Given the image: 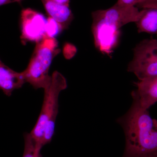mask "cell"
Listing matches in <instances>:
<instances>
[{
    "label": "cell",
    "instance_id": "30bf717a",
    "mask_svg": "<svg viewBox=\"0 0 157 157\" xmlns=\"http://www.w3.org/2000/svg\"><path fill=\"white\" fill-rule=\"evenodd\" d=\"M49 17L58 24L67 22L71 15L70 0H41Z\"/></svg>",
    "mask_w": 157,
    "mask_h": 157
},
{
    "label": "cell",
    "instance_id": "7a4b0ae2",
    "mask_svg": "<svg viewBox=\"0 0 157 157\" xmlns=\"http://www.w3.org/2000/svg\"><path fill=\"white\" fill-rule=\"evenodd\" d=\"M67 87L66 78L58 71H55L51 76L50 82L44 89L41 112L30 133L36 142L42 147L50 143L53 138L59 111V96Z\"/></svg>",
    "mask_w": 157,
    "mask_h": 157
},
{
    "label": "cell",
    "instance_id": "277c9868",
    "mask_svg": "<svg viewBox=\"0 0 157 157\" xmlns=\"http://www.w3.org/2000/svg\"><path fill=\"white\" fill-rule=\"evenodd\" d=\"M127 70L139 80L157 76V39H144L136 45Z\"/></svg>",
    "mask_w": 157,
    "mask_h": 157
},
{
    "label": "cell",
    "instance_id": "7c38bea8",
    "mask_svg": "<svg viewBox=\"0 0 157 157\" xmlns=\"http://www.w3.org/2000/svg\"><path fill=\"white\" fill-rule=\"evenodd\" d=\"M24 150L22 157H42L41 154L42 145L36 142L30 134H24Z\"/></svg>",
    "mask_w": 157,
    "mask_h": 157
},
{
    "label": "cell",
    "instance_id": "8fae6325",
    "mask_svg": "<svg viewBox=\"0 0 157 157\" xmlns=\"http://www.w3.org/2000/svg\"><path fill=\"white\" fill-rule=\"evenodd\" d=\"M135 23L138 33L157 35V9H142L139 19Z\"/></svg>",
    "mask_w": 157,
    "mask_h": 157
},
{
    "label": "cell",
    "instance_id": "52a82bcc",
    "mask_svg": "<svg viewBox=\"0 0 157 157\" xmlns=\"http://www.w3.org/2000/svg\"><path fill=\"white\" fill-rule=\"evenodd\" d=\"M95 11L103 19L119 29L129 23L136 22L140 15V11L136 6H121L116 4L109 9Z\"/></svg>",
    "mask_w": 157,
    "mask_h": 157
},
{
    "label": "cell",
    "instance_id": "9a60e30c",
    "mask_svg": "<svg viewBox=\"0 0 157 157\" xmlns=\"http://www.w3.org/2000/svg\"><path fill=\"white\" fill-rule=\"evenodd\" d=\"M24 0H0V6L11 4V3H21Z\"/></svg>",
    "mask_w": 157,
    "mask_h": 157
},
{
    "label": "cell",
    "instance_id": "6da1fadb",
    "mask_svg": "<svg viewBox=\"0 0 157 157\" xmlns=\"http://www.w3.org/2000/svg\"><path fill=\"white\" fill-rule=\"evenodd\" d=\"M128 111L117 120L122 127L125 147L122 157H157V121L136 97Z\"/></svg>",
    "mask_w": 157,
    "mask_h": 157
},
{
    "label": "cell",
    "instance_id": "5b68a950",
    "mask_svg": "<svg viewBox=\"0 0 157 157\" xmlns=\"http://www.w3.org/2000/svg\"><path fill=\"white\" fill-rule=\"evenodd\" d=\"M91 14L92 31L96 48L102 53L109 55L117 45L120 29L103 19L95 11Z\"/></svg>",
    "mask_w": 157,
    "mask_h": 157
},
{
    "label": "cell",
    "instance_id": "ba28073f",
    "mask_svg": "<svg viewBox=\"0 0 157 157\" xmlns=\"http://www.w3.org/2000/svg\"><path fill=\"white\" fill-rule=\"evenodd\" d=\"M134 84L137 88L131 95L137 98L144 109H148L157 102V75L139 80Z\"/></svg>",
    "mask_w": 157,
    "mask_h": 157
},
{
    "label": "cell",
    "instance_id": "5bb4252c",
    "mask_svg": "<svg viewBox=\"0 0 157 157\" xmlns=\"http://www.w3.org/2000/svg\"><path fill=\"white\" fill-rule=\"evenodd\" d=\"M157 4V0H145L142 2L137 5L136 7L141 9H148L152 6Z\"/></svg>",
    "mask_w": 157,
    "mask_h": 157
},
{
    "label": "cell",
    "instance_id": "2e32d148",
    "mask_svg": "<svg viewBox=\"0 0 157 157\" xmlns=\"http://www.w3.org/2000/svg\"><path fill=\"white\" fill-rule=\"evenodd\" d=\"M150 8H152V9H157V4H155V5H153V6H152ZM150 9V8H149Z\"/></svg>",
    "mask_w": 157,
    "mask_h": 157
},
{
    "label": "cell",
    "instance_id": "8992f818",
    "mask_svg": "<svg viewBox=\"0 0 157 157\" xmlns=\"http://www.w3.org/2000/svg\"><path fill=\"white\" fill-rule=\"evenodd\" d=\"M21 42L41 41L47 35V21L44 15L30 8L23 9L21 13Z\"/></svg>",
    "mask_w": 157,
    "mask_h": 157
},
{
    "label": "cell",
    "instance_id": "4fadbf2b",
    "mask_svg": "<svg viewBox=\"0 0 157 157\" xmlns=\"http://www.w3.org/2000/svg\"><path fill=\"white\" fill-rule=\"evenodd\" d=\"M145 0H118L116 4L119 6H136Z\"/></svg>",
    "mask_w": 157,
    "mask_h": 157
},
{
    "label": "cell",
    "instance_id": "3957f363",
    "mask_svg": "<svg viewBox=\"0 0 157 157\" xmlns=\"http://www.w3.org/2000/svg\"><path fill=\"white\" fill-rule=\"evenodd\" d=\"M58 42L53 37L46 35L36 47L26 69L23 71L25 82L35 89L44 88L50 82L49 70L54 58L60 50Z\"/></svg>",
    "mask_w": 157,
    "mask_h": 157
},
{
    "label": "cell",
    "instance_id": "9c48e42d",
    "mask_svg": "<svg viewBox=\"0 0 157 157\" xmlns=\"http://www.w3.org/2000/svg\"><path fill=\"white\" fill-rule=\"evenodd\" d=\"M26 83L22 72H16L5 64L0 59V89L6 95L10 97L15 90Z\"/></svg>",
    "mask_w": 157,
    "mask_h": 157
}]
</instances>
